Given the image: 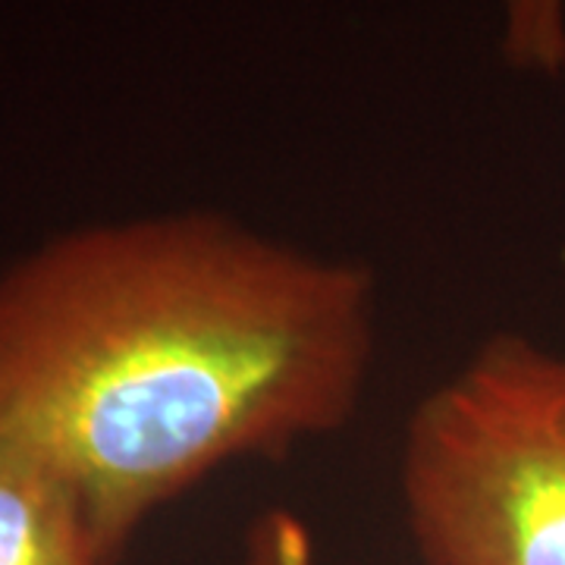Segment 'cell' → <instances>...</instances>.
I'll use <instances>...</instances> for the list:
<instances>
[{"mask_svg": "<svg viewBox=\"0 0 565 565\" xmlns=\"http://www.w3.org/2000/svg\"><path fill=\"white\" fill-rule=\"evenodd\" d=\"M236 565H318L315 534L289 509H267L245 527Z\"/></svg>", "mask_w": 565, "mask_h": 565, "instance_id": "obj_5", "label": "cell"}, {"mask_svg": "<svg viewBox=\"0 0 565 565\" xmlns=\"http://www.w3.org/2000/svg\"><path fill=\"white\" fill-rule=\"evenodd\" d=\"M377 280L221 211L76 226L0 274V446L117 565L163 505L359 415Z\"/></svg>", "mask_w": 565, "mask_h": 565, "instance_id": "obj_1", "label": "cell"}, {"mask_svg": "<svg viewBox=\"0 0 565 565\" xmlns=\"http://www.w3.org/2000/svg\"><path fill=\"white\" fill-rule=\"evenodd\" d=\"M399 497L424 565H565V352L497 333L427 390Z\"/></svg>", "mask_w": 565, "mask_h": 565, "instance_id": "obj_2", "label": "cell"}, {"mask_svg": "<svg viewBox=\"0 0 565 565\" xmlns=\"http://www.w3.org/2000/svg\"><path fill=\"white\" fill-rule=\"evenodd\" d=\"M0 565H104L61 487L0 446Z\"/></svg>", "mask_w": 565, "mask_h": 565, "instance_id": "obj_3", "label": "cell"}, {"mask_svg": "<svg viewBox=\"0 0 565 565\" xmlns=\"http://www.w3.org/2000/svg\"><path fill=\"white\" fill-rule=\"evenodd\" d=\"M503 57L537 76L565 70V0H503Z\"/></svg>", "mask_w": 565, "mask_h": 565, "instance_id": "obj_4", "label": "cell"}]
</instances>
